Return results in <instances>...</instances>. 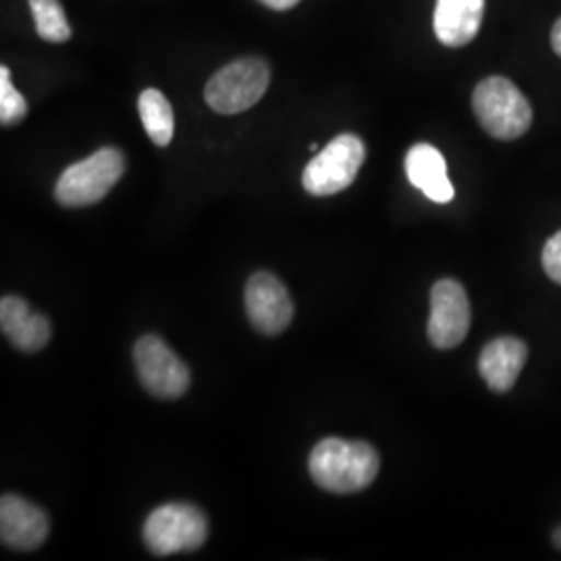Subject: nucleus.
I'll return each mask as SVG.
<instances>
[{
  "label": "nucleus",
  "mask_w": 561,
  "mask_h": 561,
  "mask_svg": "<svg viewBox=\"0 0 561 561\" xmlns=\"http://www.w3.org/2000/svg\"><path fill=\"white\" fill-rule=\"evenodd\" d=\"M528 360V347L518 337L489 341L479 358V373L495 393H507L520 377Z\"/></svg>",
  "instance_id": "12"
},
{
  "label": "nucleus",
  "mask_w": 561,
  "mask_h": 561,
  "mask_svg": "<svg viewBox=\"0 0 561 561\" xmlns=\"http://www.w3.org/2000/svg\"><path fill=\"white\" fill-rule=\"evenodd\" d=\"M551 46H553V53L561 57V18L556 21V25L551 30Z\"/></svg>",
  "instance_id": "20"
},
{
  "label": "nucleus",
  "mask_w": 561,
  "mask_h": 561,
  "mask_svg": "<svg viewBox=\"0 0 561 561\" xmlns=\"http://www.w3.org/2000/svg\"><path fill=\"white\" fill-rule=\"evenodd\" d=\"M381 468L379 454L364 442H345L340 437L322 439L310 454L308 470L322 491L352 495L370 486Z\"/></svg>",
  "instance_id": "1"
},
{
  "label": "nucleus",
  "mask_w": 561,
  "mask_h": 561,
  "mask_svg": "<svg viewBox=\"0 0 561 561\" xmlns=\"http://www.w3.org/2000/svg\"><path fill=\"white\" fill-rule=\"evenodd\" d=\"M0 329L4 337L25 354H36L50 341V322L30 308L18 296H4L0 301Z\"/></svg>",
  "instance_id": "11"
},
{
  "label": "nucleus",
  "mask_w": 561,
  "mask_h": 561,
  "mask_svg": "<svg viewBox=\"0 0 561 561\" xmlns=\"http://www.w3.org/2000/svg\"><path fill=\"white\" fill-rule=\"evenodd\" d=\"M366 159L364 141L354 134H341L329 141L304 169V190L312 196H333L347 190Z\"/></svg>",
  "instance_id": "6"
},
{
  "label": "nucleus",
  "mask_w": 561,
  "mask_h": 561,
  "mask_svg": "<svg viewBox=\"0 0 561 561\" xmlns=\"http://www.w3.org/2000/svg\"><path fill=\"white\" fill-rule=\"evenodd\" d=\"M245 312L259 333L275 337L294 319V301L287 294V287L275 275L261 271L252 275L245 285Z\"/></svg>",
  "instance_id": "9"
},
{
  "label": "nucleus",
  "mask_w": 561,
  "mask_h": 561,
  "mask_svg": "<svg viewBox=\"0 0 561 561\" xmlns=\"http://www.w3.org/2000/svg\"><path fill=\"white\" fill-rule=\"evenodd\" d=\"M138 111H140L141 123H144L148 138L161 148L169 146V141L173 140V131H175V117H173V108L164 99V94L154 88L144 90L140 101H138Z\"/></svg>",
  "instance_id": "15"
},
{
  "label": "nucleus",
  "mask_w": 561,
  "mask_h": 561,
  "mask_svg": "<svg viewBox=\"0 0 561 561\" xmlns=\"http://www.w3.org/2000/svg\"><path fill=\"white\" fill-rule=\"evenodd\" d=\"M125 157L117 148H101L85 161L76 162L62 171L55 196L60 206L83 208L101 202L123 178Z\"/></svg>",
  "instance_id": "3"
},
{
  "label": "nucleus",
  "mask_w": 561,
  "mask_h": 561,
  "mask_svg": "<svg viewBox=\"0 0 561 561\" xmlns=\"http://www.w3.org/2000/svg\"><path fill=\"white\" fill-rule=\"evenodd\" d=\"M470 300L458 280L442 279L431 291L428 340L437 350H454L470 331Z\"/></svg>",
  "instance_id": "8"
},
{
  "label": "nucleus",
  "mask_w": 561,
  "mask_h": 561,
  "mask_svg": "<svg viewBox=\"0 0 561 561\" xmlns=\"http://www.w3.org/2000/svg\"><path fill=\"white\" fill-rule=\"evenodd\" d=\"M259 2L268 9H275V11H287V9H294L300 0H259Z\"/></svg>",
  "instance_id": "19"
},
{
  "label": "nucleus",
  "mask_w": 561,
  "mask_h": 561,
  "mask_svg": "<svg viewBox=\"0 0 561 561\" xmlns=\"http://www.w3.org/2000/svg\"><path fill=\"white\" fill-rule=\"evenodd\" d=\"M405 175L428 201L447 204L454 201L456 190L447 178V162L431 144H416L405 154Z\"/></svg>",
  "instance_id": "13"
},
{
  "label": "nucleus",
  "mask_w": 561,
  "mask_h": 561,
  "mask_svg": "<svg viewBox=\"0 0 561 561\" xmlns=\"http://www.w3.org/2000/svg\"><path fill=\"white\" fill-rule=\"evenodd\" d=\"M553 542H556L558 549H561V528H558V530L553 533Z\"/></svg>",
  "instance_id": "21"
},
{
  "label": "nucleus",
  "mask_w": 561,
  "mask_h": 561,
  "mask_svg": "<svg viewBox=\"0 0 561 561\" xmlns=\"http://www.w3.org/2000/svg\"><path fill=\"white\" fill-rule=\"evenodd\" d=\"M484 15V0H437L435 36L437 41L460 48L477 38Z\"/></svg>",
  "instance_id": "14"
},
{
  "label": "nucleus",
  "mask_w": 561,
  "mask_h": 561,
  "mask_svg": "<svg viewBox=\"0 0 561 561\" xmlns=\"http://www.w3.org/2000/svg\"><path fill=\"white\" fill-rule=\"evenodd\" d=\"M30 9L42 41L60 44L71 38V27L59 0H30Z\"/></svg>",
  "instance_id": "16"
},
{
  "label": "nucleus",
  "mask_w": 561,
  "mask_h": 561,
  "mask_svg": "<svg viewBox=\"0 0 561 561\" xmlns=\"http://www.w3.org/2000/svg\"><path fill=\"white\" fill-rule=\"evenodd\" d=\"M141 387L161 400H178L190 387V368L157 335H144L134 347Z\"/></svg>",
  "instance_id": "7"
},
{
  "label": "nucleus",
  "mask_w": 561,
  "mask_h": 561,
  "mask_svg": "<svg viewBox=\"0 0 561 561\" xmlns=\"http://www.w3.org/2000/svg\"><path fill=\"white\" fill-rule=\"evenodd\" d=\"M27 115V102L11 83L9 67H0V123L4 127L20 123Z\"/></svg>",
  "instance_id": "17"
},
{
  "label": "nucleus",
  "mask_w": 561,
  "mask_h": 561,
  "mask_svg": "<svg viewBox=\"0 0 561 561\" xmlns=\"http://www.w3.org/2000/svg\"><path fill=\"white\" fill-rule=\"evenodd\" d=\"M141 535L150 553L167 558L201 549L208 537V520L192 503H164L148 516Z\"/></svg>",
  "instance_id": "4"
},
{
  "label": "nucleus",
  "mask_w": 561,
  "mask_h": 561,
  "mask_svg": "<svg viewBox=\"0 0 561 561\" xmlns=\"http://www.w3.org/2000/svg\"><path fill=\"white\" fill-rule=\"evenodd\" d=\"M50 522L46 512L20 495H2L0 502V539L18 551H34L46 541Z\"/></svg>",
  "instance_id": "10"
},
{
  "label": "nucleus",
  "mask_w": 561,
  "mask_h": 561,
  "mask_svg": "<svg viewBox=\"0 0 561 561\" xmlns=\"http://www.w3.org/2000/svg\"><path fill=\"white\" fill-rule=\"evenodd\" d=\"M268 81L271 69L264 60L256 57L233 60L208 80L204 99L221 115H238L261 101Z\"/></svg>",
  "instance_id": "5"
},
{
  "label": "nucleus",
  "mask_w": 561,
  "mask_h": 561,
  "mask_svg": "<svg viewBox=\"0 0 561 561\" xmlns=\"http://www.w3.org/2000/svg\"><path fill=\"white\" fill-rule=\"evenodd\" d=\"M472 111L482 129L495 140L522 138L533 125V106L514 81L493 76L472 92Z\"/></svg>",
  "instance_id": "2"
},
{
  "label": "nucleus",
  "mask_w": 561,
  "mask_h": 561,
  "mask_svg": "<svg viewBox=\"0 0 561 561\" xmlns=\"http://www.w3.org/2000/svg\"><path fill=\"white\" fill-rule=\"evenodd\" d=\"M542 268L549 275V279L556 280L561 285V231H558L553 238L545 243L542 248Z\"/></svg>",
  "instance_id": "18"
}]
</instances>
